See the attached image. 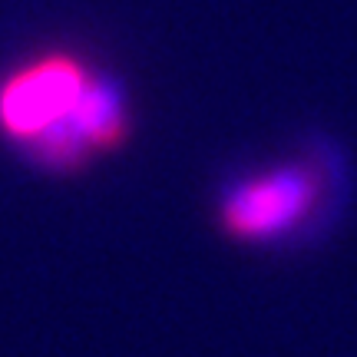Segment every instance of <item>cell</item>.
Masks as SVG:
<instances>
[{
  "mask_svg": "<svg viewBox=\"0 0 357 357\" xmlns=\"http://www.w3.org/2000/svg\"><path fill=\"white\" fill-rule=\"evenodd\" d=\"M123 129H126V119H123L119 96L106 83L89 79L77 102V109L66 116L56 129H50L40 139V146L47 149V155L53 162L66 166V162L83 159V153H89V149L116 146L123 139Z\"/></svg>",
  "mask_w": 357,
  "mask_h": 357,
  "instance_id": "3957f363",
  "label": "cell"
},
{
  "mask_svg": "<svg viewBox=\"0 0 357 357\" xmlns=\"http://www.w3.org/2000/svg\"><path fill=\"white\" fill-rule=\"evenodd\" d=\"M86 70L70 56H47L13 73L0 89V129L24 142H40L77 109Z\"/></svg>",
  "mask_w": 357,
  "mask_h": 357,
  "instance_id": "6da1fadb",
  "label": "cell"
},
{
  "mask_svg": "<svg viewBox=\"0 0 357 357\" xmlns=\"http://www.w3.org/2000/svg\"><path fill=\"white\" fill-rule=\"evenodd\" d=\"M314 195H318L314 176L298 169H281L238 185L225 202L222 218L225 229L238 238H265L294 225L314 205Z\"/></svg>",
  "mask_w": 357,
  "mask_h": 357,
  "instance_id": "7a4b0ae2",
  "label": "cell"
}]
</instances>
